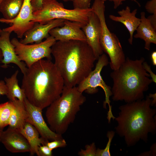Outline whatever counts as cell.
Wrapping results in <instances>:
<instances>
[{
    "label": "cell",
    "mask_w": 156,
    "mask_h": 156,
    "mask_svg": "<svg viewBox=\"0 0 156 156\" xmlns=\"http://www.w3.org/2000/svg\"><path fill=\"white\" fill-rule=\"evenodd\" d=\"M145 70L148 72L151 78L153 81L155 83H156V75L153 73L151 68V66L148 64L145 61L142 64Z\"/></svg>",
    "instance_id": "f546056e"
},
{
    "label": "cell",
    "mask_w": 156,
    "mask_h": 156,
    "mask_svg": "<svg viewBox=\"0 0 156 156\" xmlns=\"http://www.w3.org/2000/svg\"><path fill=\"white\" fill-rule=\"evenodd\" d=\"M83 26L79 22L65 20L63 26L52 29L49 34L56 41L77 40L86 42V36L82 29Z\"/></svg>",
    "instance_id": "4fadbf2b"
},
{
    "label": "cell",
    "mask_w": 156,
    "mask_h": 156,
    "mask_svg": "<svg viewBox=\"0 0 156 156\" xmlns=\"http://www.w3.org/2000/svg\"><path fill=\"white\" fill-rule=\"evenodd\" d=\"M3 131V129H1V128H0V143H1V141H0L1 137V135L2 133V131Z\"/></svg>",
    "instance_id": "f35d334b"
},
{
    "label": "cell",
    "mask_w": 156,
    "mask_h": 156,
    "mask_svg": "<svg viewBox=\"0 0 156 156\" xmlns=\"http://www.w3.org/2000/svg\"><path fill=\"white\" fill-rule=\"evenodd\" d=\"M14 107V101H9L0 104V128L8 125L10 117Z\"/></svg>",
    "instance_id": "603a6c76"
},
{
    "label": "cell",
    "mask_w": 156,
    "mask_h": 156,
    "mask_svg": "<svg viewBox=\"0 0 156 156\" xmlns=\"http://www.w3.org/2000/svg\"><path fill=\"white\" fill-rule=\"evenodd\" d=\"M33 12L31 0H24L20 12L16 18L10 20L0 18V22L10 24V27L3 30L10 33L13 32L18 38L22 39L26 32L31 28L35 23L33 21Z\"/></svg>",
    "instance_id": "30bf717a"
},
{
    "label": "cell",
    "mask_w": 156,
    "mask_h": 156,
    "mask_svg": "<svg viewBox=\"0 0 156 156\" xmlns=\"http://www.w3.org/2000/svg\"><path fill=\"white\" fill-rule=\"evenodd\" d=\"M18 70H16L10 77H5L4 81L7 90L6 95L9 101H12L17 99L21 101H24L26 98L23 90L18 84L17 77Z\"/></svg>",
    "instance_id": "44dd1931"
},
{
    "label": "cell",
    "mask_w": 156,
    "mask_h": 156,
    "mask_svg": "<svg viewBox=\"0 0 156 156\" xmlns=\"http://www.w3.org/2000/svg\"><path fill=\"white\" fill-rule=\"evenodd\" d=\"M145 7L146 11L149 13L156 14V0H150L148 1Z\"/></svg>",
    "instance_id": "f1b7e54d"
},
{
    "label": "cell",
    "mask_w": 156,
    "mask_h": 156,
    "mask_svg": "<svg viewBox=\"0 0 156 156\" xmlns=\"http://www.w3.org/2000/svg\"><path fill=\"white\" fill-rule=\"evenodd\" d=\"M156 143L153 144L151 146L150 150L149 151L142 153L138 155L139 156H156Z\"/></svg>",
    "instance_id": "1f68e13d"
},
{
    "label": "cell",
    "mask_w": 156,
    "mask_h": 156,
    "mask_svg": "<svg viewBox=\"0 0 156 156\" xmlns=\"http://www.w3.org/2000/svg\"><path fill=\"white\" fill-rule=\"evenodd\" d=\"M140 22L136 30V33L133 37L139 38L145 42L144 48L149 51L151 43L156 44V29L146 18L144 12L140 13Z\"/></svg>",
    "instance_id": "ac0fdd59"
},
{
    "label": "cell",
    "mask_w": 156,
    "mask_h": 156,
    "mask_svg": "<svg viewBox=\"0 0 156 156\" xmlns=\"http://www.w3.org/2000/svg\"><path fill=\"white\" fill-rule=\"evenodd\" d=\"M149 97L152 98L151 104V106L156 105V93L154 94H150L148 96Z\"/></svg>",
    "instance_id": "8d00e7d4"
},
{
    "label": "cell",
    "mask_w": 156,
    "mask_h": 156,
    "mask_svg": "<svg viewBox=\"0 0 156 156\" xmlns=\"http://www.w3.org/2000/svg\"><path fill=\"white\" fill-rule=\"evenodd\" d=\"M91 0H73L74 8L85 9L90 8Z\"/></svg>",
    "instance_id": "4316f807"
},
{
    "label": "cell",
    "mask_w": 156,
    "mask_h": 156,
    "mask_svg": "<svg viewBox=\"0 0 156 156\" xmlns=\"http://www.w3.org/2000/svg\"><path fill=\"white\" fill-rule=\"evenodd\" d=\"M144 61L143 57L135 60L127 57L118 69L111 73L113 101L129 103L144 99V92L153 82L143 66Z\"/></svg>",
    "instance_id": "277c9868"
},
{
    "label": "cell",
    "mask_w": 156,
    "mask_h": 156,
    "mask_svg": "<svg viewBox=\"0 0 156 156\" xmlns=\"http://www.w3.org/2000/svg\"><path fill=\"white\" fill-rule=\"evenodd\" d=\"M115 132L113 131H109L107 134V136L108 141L107 145L104 149H101L99 148L96 149V156H110L109 151L110 146L112 140L115 135Z\"/></svg>",
    "instance_id": "cb8c5ba5"
},
{
    "label": "cell",
    "mask_w": 156,
    "mask_h": 156,
    "mask_svg": "<svg viewBox=\"0 0 156 156\" xmlns=\"http://www.w3.org/2000/svg\"><path fill=\"white\" fill-rule=\"evenodd\" d=\"M11 34L3 29L0 33V49L3 55L0 62L3 64L2 67L4 68H7L10 63L16 65L23 75L26 72L27 67L25 63L19 60L16 53L14 47L10 40Z\"/></svg>",
    "instance_id": "9a60e30c"
},
{
    "label": "cell",
    "mask_w": 156,
    "mask_h": 156,
    "mask_svg": "<svg viewBox=\"0 0 156 156\" xmlns=\"http://www.w3.org/2000/svg\"><path fill=\"white\" fill-rule=\"evenodd\" d=\"M96 151L95 143L93 142L86 145L85 149H81L78 152V155L80 156H96Z\"/></svg>",
    "instance_id": "d4e9b609"
},
{
    "label": "cell",
    "mask_w": 156,
    "mask_h": 156,
    "mask_svg": "<svg viewBox=\"0 0 156 156\" xmlns=\"http://www.w3.org/2000/svg\"><path fill=\"white\" fill-rule=\"evenodd\" d=\"M39 156H52V150L46 145H41L38 149Z\"/></svg>",
    "instance_id": "83f0119b"
},
{
    "label": "cell",
    "mask_w": 156,
    "mask_h": 156,
    "mask_svg": "<svg viewBox=\"0 0 156 156\" xmlns=\"http://www.w3.org/2000/svg\"><path fill=\"white\" fill-rule=\"evenodd\" d=\"M86 100L77 87L64 86L61 95L47 107L45 116L50 129L57 134L64 133Z\"/></svg>",
    "instance_id": "5b68a950"
},
{
    "label": "cell",
    "mask_w": 156,
    "mask_h": 156,
    "mask_svg": "<svg viewBox=\"0 0 156 156\" xmlns=\"http://www.w3.org/2000/svg\"><path fill=\"white\" fill-rule=\"evenodd\" d=\"M64 86L54 63L43 59L27 67L21 88L28 101L42 110L61 95Z\"/></svg>",
    "instance_id": "6da1fadb"
},
{
    "label": "cell",
    "mask_w": 156,
    "mask_h": 156,
    "mask_svg": "<svg viewBox=\"0 0 156 156\" xmlns=\"http://www.w3.org/2000/svg\"><path fill=\"white\" fill-rule=\"evenodd\" d=\"M24 0H2L0 2V12L3 18L12 20L18 14Z\"/></svg>",
    "instance_id": "7402d4cb"
},
{
    "label": "cell",
    "mask_w": 156,
    "mask_h": 156,
    "mask_svg": "<svg viewBox=\"0 0 156 156\" xmlns=\"http://www.w3.org/2000/svg\"><path fill=\"white\" fill-rule=\"evenodd\" d=\"M3 58V55L0 49V61Z\"/></svg>",
    "instance_id": "74e56055"
},
{
    "label": "cell",
    "mask_w": 156,
    "mask_h": 156,
    "mask_svg": "<svg viewBox=\"0 0 156 156\" xmlns=\"http://www.w3.org/2000/svg\"><path fill=\"white\" fill-rule=\"evenodd\" d=\"M147 18L153 26L156 29V14H152L148 17Z\"/></svg>",
    "instance_id": "e575fe53"
},
{
    "label": "cell",
    "mask_w": 156,
    "mask_h": 156,
    "mask_svg": "<svg viewBox=\"0 0 156 156\" xmlns=\"http://www.w3.org/2000/svg\"><path fill=\"white\" fill-rule=\"evenodd\" d=\"M11 42L19 60L24 62L28 67L44 58L51 60V47L56 40L50 35L44 41L31 44L22 43L16 38H13Z\"/></svg>",
    "instance_id": "9c48e42d"
},
{
    "label": "cell",
    "mask_w": 156,
    "mask_h": 156,
    "mask_svg": "<svg viewBox=\"0 0 156 156\" xmlns=\"http://www.w3.org/2000/svg\"><path fill=\"white\" fill-rule=\"evenodd\" d=\"M2 0H0V2L2 1Z\"/></svg>",
    "instance_id": "b9f144b4"
},
{
    "label": "cell",
    "mask_w": 156,
    "mask_h": 156,
    "mask_svg": "<svg viewBox=\"0 0 156 156\" xmlns=\"http://www.w3.org/2000/svg\"><path fill=\"white\" fill-rule=\"evenodd\" d=\"M86 42L92 49L97 60L103 53L100 44L101 25L99 17L92 10L88 23L82 27Z\"/></svg>",
    "instance_id": "7c38bea8"
},
{
    "label": "cell",
    "mask_w": 156,
    "mask_h": 156,
    "mask_svg": "<svg viewBox=\"0 0 156 156\" xmlns=\"http://www.w3.org/2000/svg\"><path fill=\"white\" fill-rule=\"evenodd\" d=\"M44 0H31V3L33 12L40 9L41 7Z\"/></svg>",
    "instance_id": "d6a6232c"
},
{
    "label": "cell",
    "mask_w": 156,
    "mask_h": 156,
    "mask_svg": "<svg viewBox=\"0 0 156 156\" xmlns=\"http://www.w3.org/2000/svg\"><path fill=\"white\" fill-rule=\"evenodd\" d=\"M151 102L146 96L119 107L118 116L114 119L118 123L116 132L124 138L127 146H134L140 140L146 143L148 134H155L156 110L151 107Z\"/></svg>",
    "instance_id": "3957f363"
},
{
    "label": "cell",
    "mask_w": 156,
    "mask_h": 156,
    "mask_svg": "<svg viewBox=\"0 0 156 156\" xmlns=\"http://www.w3.org/2000/svg\"><path fill=\"white\" fill-rule=\"evenodd\" d=\"M137 11V9H136L131 12L130 8L127 6L125 9L118 11V13L120 16L112 14L109 16L111 20L121 23L126 27L129 33L128 41L131 45L132 44L133 33L140 22V18L136 16Z\"/></svg>",
    "instance_id": "e0dca14e"
},
{
    "label": "cell",
    "mask_w": 156,
    "mask_h": 156,
    "mask_svg": "<svg viewBox=\"0 0 156 156\" xmlns=\"http://www.w3.org/2000/svg\"><path fill=\"white\" fill-rule=\"evenodd\" d=\"M62 0L65 2H67V1H72L73 0Z\"/></svg>",
    "instance_id": "ab89813d"
},
{
    "label": "cell",
    "mask_w": 156,
    "mask_h": 156,
    "mask_svg": "<svg viewBox=\"0 0 156 156\" xmlns=\"http://www.w3.org/2000/svg\"><path fill=\"white\" fill-rule=\"evenodd\" d=\"M65 20L62 19H54L45 24L35 23L32 27L26 32L25 38L19 41L25 44L33 42L40 43L44 38L46 39L50 36L49 32L51 29L63 26Z\"/></svg>",
    "instance_id": "2e32d148"
},
{
    "label": "cell",
    "mask_w": 156,
    "mask_h": 156,
    "mask_svg": "<svg viewBox=\"0 0 156 156\" xmlns=\"http://www.w3.org/2000/svg\"><path fill=\"white\" fill-rule=\"evenodd\" d=\"M1 143L13 153L30 152V147L24 136L16 129L9 127L2 131Z\"/></svg>",
    "instance_id": "5bb4252c"
},
{
    "label": "cell",
    "mask_w": 156,
    "mask_h": 156,
    "mask_svg": "<svg viewBox=\"0 0 156 156\" xmlns=\"http://www.w3.org/2000/svg\"><path fill=\"white\" fill-rule=\"evenodd\" d=\"M92 12L91 8L69 9L57 0H44L41 7L33 12V21L45 24L53 20L62 19L79 22L84 25L88 23Z\"/></svg>",
    "instance_id": "8992f818"
},
{
    "label": "cell",
    "mask_w": 156,
    "mask_h": 156,
    "mask_svg": "<svg viewBox=\"0 0 156 156\" xmlns=\"http://www.w3.org/2000/svg\"><path fill=\"white\" fill-rule=\"evenodd\" d=\"M13 101L14 107L10 117L8 125L12 128L18 129L22 128L26 122L27 112L24 101L17 99Z\"/></svg>",
    "instance_id": "ffe728a7"
},
{
    "label": "cell",
    "mask_w": 156,
    "mask_h": 156,
    "mask_svg": "<svg viewBox=\"0 0 156 156\" xmlns=\"http://www.w3.org/2000/svg\"><path fill=\"white\" fill-rule=\"evenodd\" d=\"M24 102L27 114L26 122L35 127L41 138L50 141L63 138L62 135L54 132L48 126L42 116V110L32 105L26 98Z\"/></svg>",
    "instance_id": "8fae6325"
},
{
    "label": "cell",
    "mask_w": 156,
    "mask_h": 156,
    "mask_svg": "<svg viewBox=\"0 0 156 156\" xmlns=\"http://www.w3.org/2000/svg\"><path fill=\"white\" fill-rule=\"evenodd\" d=\"M151 58L153 64L156 65V51H154L151 53Z\"/></svg>",
    "instance_id": "d590c367"
},
{
    "label": "cell",
    "mask_w": 156,
    "mask_h": 156,
    "mask_svg": "<svg viewBox=\"0 0 156 156\" xmlns=\"http://www.w3.org/2000/svg\"><path fill=\"white\" fill-rule=\"evenodd\" d=\"M54 63L64 86H75L92 71L96 59L86 41H56L51 47Z\"/></svg>",
    "instance_id": "7a4b0ae2"
},
{
    "label": "cell",
    "mask_w": 156,
    "mask_h": 156,
    "mask_svg": "<svg viewBox=\"0 0 156 156\" xmlns=\"http://www.w3.org/2000/svg\"><path fill=\"white\" fill-rule=\"evenodd\" d=\"M98 16L101 25L100 44L103 51L109 56L111 69H118L124 63L126 58L119 40L107 26L105 19V2L102 0H94L91 7Z\"/></svg>",
    "instance_id": "52a82bcc"
},
{
    "label": "cell",
    "mask_w": 156,
    "mask_h": 156,
    "mask_svg": "<svg viewBox=\"0 0 156 156\" xmlns=\"http://www.w3.org/2000/svg\"><path fill=\"white\" fill-rule=\"evenodd\" d=\"M25 138L28 142L30 147V155L31 156L35 154L39 156L38 149L41 145H45L48 140L39 137L38 131L32 124L29 122H26L23 127L17 129Z\"/></svg>",
    "instance_id": "d6986e66"
},
{
    "label": "cell",
    "mask_w": 156,
    "mask_h": 156,
    "mask_svg": "<svg viewBox=\"0 0 156 156\" xmlns=\"http://www.w3.org/2000/svg\"><path fill=\"white\" fill-rule=\"evenodd\" d=\"M45 145L52 151L53 149L59 147H65L67 146V144L65 140L63 138L50 142L48 141L46 143Z\"/></svg>",
    "instance_id": "484cf974"
},
{
    "label": "cell",
    "mask_w": 156,
    "mask_h": 156,
    "mask_svg": "<svg viewBox=\"0 0 156 156\" xmlns=\"http://www.w3.org/2000/svg\"><path fill=\"white\" fill-rule=\"evenodd\" d=\"M95 68L77 86L78 90L81 92H85L90 94H93L98 91V87H100L103 90L105 95V100L103 103V106L106 108L108 104L109 109L107 116H113L112 112V106L110 105L109 98L112 95L111 88L107 85L103 79L101 72L103 68L109 63L108 58L105 54L103 53L97 59Z\"/></svg>",
    "instance_id": "ba28073f"
},
{
    "label": "cell",
    "mask_w": 156,
    "mask_h": 156,
    "mask_svg": "<svg viewBox=\"0 0 156 156\" xmlns=\"http://www.w3.org/2000/svg\"><path fill=\"white\" fill-rule=\"evenodd\" d=\"M7 94V90L5 83L4 80L0 81V96L6 95Z\"/></svg>",
    "instance_id": "836d02e7"
},
{
    "label": "cell",
    "mask_w": 156,
    "mask_h": 156,
    "mask_svg": "<svg viewBox=\"0 0 156 156\" xmlns=\"http://www.w3.org/2000/svg\"><path fill=\"white\" fill-rule=\"evenodd\" d=\"M2 31V29H1L0 28V33Z\"/></svg>",
    "instance_id": "60d3db41"
},
{
    "label": "cell",
    "mask_w": 156,
    "mask_h": 156,
    "mask_svg": "<svg viewBox=\"0 0 156 156\" xmlns=\"http://www.w3.org/2000/svg\"><path fill=\"white\" fill-rule=\"evenodd\" d=\"M104 2L107 1H109L113 2L114 4V8L115 9L117 8L120 5L122 4V2L127 0H102ZM132 1H134L136 3L139 7L141 6L140 4L137 1V0H129Z\"/></svg>",
    "instance_id": "4dcf8cb0"
}]
</instances>
